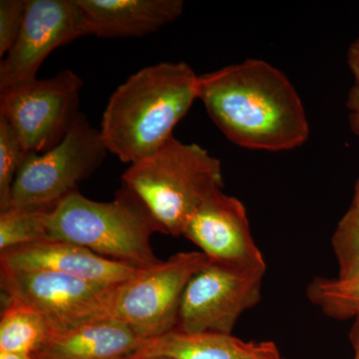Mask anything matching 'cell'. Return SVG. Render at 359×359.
Listing matches in <instances>:
<instances>
[{"instance_id": "9", "label": "cell", "mask_w": 359, "mask_h": 359, "mask_svg": "<svg viewBox=\"0 0 359 359\" xmlns=\"http://www.w3.org/2000/svg\"><path fill=\"white\" fill-rule=\"evenodd\" d=\"M266 264L230 266L208 261L187 285L177 328L231 334L245 311L259 304Z\"/></svg>"}, {"instance_id": "20", "label": "cell", "mask_w": 359, "mask_h": 359, "mask_svg": "<svg viewBox=\"0 0 359 359\" xmlns=\"http://www.w3.org/2000/svg\"><path fill=\"white\" fill-rule=\"evenodd\" d=\"M27 155L13 127L0 117V211L9 207L16 175Z\"/></svg>"}, {"instance_id": "4", "label": "cell", "mask_w": 359, "mask_h": 359, "mask_svg": "<svg viewBox=\"0 0 359 359\" xmlns=\"http://www.w3.org/2000/svg\"><path fill=\"white\" fill-rule=\"evenodd\" d=\"M155 233H160L158 224L123 187L111 202L90 200L76 191L59 202L47 218V240L80 245L136 269L160 263L151 245Z\"/></svg>"}, {"instance_id": "26", "label": "cell", "mask_w": 359, "mask_h": 359, "mask_svg": "<svg viewBox=\"0 0 359 359\" xmlns=\"http://www.w3.org/2000/svg\"><path fill=\"white\" fill-rule=\"evenodd\" d=\"M143 359H167V358H143Z\"/></svg>"}, {"instance_id": "10", "label": "cell", "mask_w": 359, "mask_h": 359, "mask_svg": "<svg viewBox=\"0 0 359 359\" xmlns=\"http://www.w3.org/2000/svg\"><path fill=\"white\" fill-rule=\"evenodd\" d=\"M87 35L76 0H26L20 36L0 63V90L35 79L52 52Z\"/></svg>"}, {"instance_id": "19", "label": "cell", "mask_w": 359, "mask_h": 359, "mask_svg": "<svg viewBox=\"0 0 359 359\" xmlns=\"http://www.w3.org/2000/svg\"><path fill=\"white\" fill-rule=\"evenodd\" d=\"M339 276L344 280L359 278V205L351 204L337 224L332 238Z\"/></svg>"}, {"instance_id": "13", "label": "cell", "mask_w": 359, "mask_h": 359, "mask_svg": "<svg viewBox=\"0 0 359 359\" xmlns=\"http://www.w3.org/2000/svg\"><path fill=\"white\" fill-rule=\"evenodd\" d=\"M90 35L127 39L151 34L178 20L182 0H76Z\"/></svg>"}, {"instance_id": "27", "label": "cell", "mask_w": 359, "mask_h": 359, "mask_svg": "<svg viewBox=\"0 0 359 359\" xmlns=\"http://www.w3.org/2000/svg\"><path fill=\"white\" fill-rule=\"evenodd\" d=\"M283 359H285V358H283Z\"/></svg>"}, {"instance_id": "15", "label": "cell", "mask_w": 359, "mask_h": 359, "mask_svg": "<svg viewBox=\"0 0 359 359\" xmlns=\"http://www.w3.org/2000/svg\"><path fill=\"white\" fill-rule=\"evenodd\" d=\"M141 341L131 327L109 316L67 332H53L36 356L40 359H126Z\"/></svg>"}, {"instance_id": "25", "label": "cell", "mask_w": 359, "mask_h": 359, "mask_svg": "<svg viewBox=\"0 0 359 359\" xmlns=\"http://www.w3.org/2000/svg\"><path fill=\"white\" fill-rule=\"evenodd\" d=\"M0 359H40L36 355L27 353H7L0 351Z\"/></svg>"}, {"instance_id": "1", "label": "cell", "mask_w": 359, "mask_h": 359, "mask_svg": "<svg viewBox=\"0 0 359 359\" xmlns=\"http://www.w3.org/2000/svg\"><path fill=\"white\" fill-rule=\"evenodd\" d=\"M198 100L224 136L250 150H292L309 136L301 97L285 73L248 59L199 75Z\"/></svg>"}, {"instance_id": "22", "label": "cell", "mask_w": 359, "mask_h": 359, "mask_svg": "<svg viewBox=\"0 0 359 359\" xmlns=\"http://www.w3.org/2000/svg\"><path fill=\"white\" fill-rule=\"evenodd\" d=\"M348 107L351 111L353 126L359 133V87L354 86L349 93ZM353 203L359 205V181L355 188Z\"/></svg>"}, {"instance_id": "5", "label": "cell", "mask_w": 359, "mask_h": 359, "mask_svg": "<svg viewBox=\"0 0 359 359\" xmlns=\"http://www.w3.org/2000/svg\"><path fill=\"white\" fill-rule=\"evenodd\" d=\"M107 153L100 130L80 113L58 145L41 154L26 156L16 175L8 208L57 205L100 168Z\"/></svg>"}, {"instance_id": "11", "label": "cell", "mask_w": 359, "mask_h": 359, "mask_svg": "<svg viewBox=\"0 0 359 359\" xmlns=\"http://www.w3.org/2000/svg\"><path fill=\"white\" fill-rule=\"evenodd\" d=\"M183 237L198 245L209 261L215 263L266 264L250 231L245 205L223 191L212 194L201 205L187 224Z\"/></svg>"}, {"instance_id": "21", "label": "cell", "mask_w": 359, "mask_h": 359, "mask_svg": "<svg viewBox=\"0 0 359 359\" xmlns=\"http://www.w3.org/2000/svg\"><path fill=\"white\" fill-rule=\"evenodd\" d=\"M26 0L0 1V57L11 50L25 21Z\"/></svg>"}, {"instance_id": "14", "label": "cell", "mask_w": 359, "mask_h": 359, "mask_svg": "<svg viewBox=\"0 0 359 359\" xmlns=\"http://www.w3.org/2000/svg\"><path fill=\"white\" fill-rule=\"evenodd\" d=\"M283 359L273 341H245L231 334L188 332L174 328L142 340L126 359Z\"/></svg>"}, {"instance_id": "23", "label": "cell", "mask_w": 359, "mask_h": 359, "mask_svg": "<svg viewBox=\"0 0 359 359\" xmlns=\"http://www.w3.org/2000/svg\"><path fill=\"white\" fill-rule=\"evenodd\" d=\"M348 65L355 79V86L359 87V37L349 48Z\"/></svg>"}, {"instance_id": "8", "label": "cell", "mask_w": 359, "mask_h": 359, "mask_svg": "<svg viewBox=\"0 0 359 359\" xmlns=\"http://www.w3.org/2000/svg\"><path fill=\"white\" fill-rule=\"evenodd\" d=\"M6 297L29 306L63 332L109 318L119 285L105 287L74 276L36 269L0 268Z\"/></svg>"}, {"instance_id": "6", "label": "cell", "mask_w": 359, "mask_h": 359, "mask_svg": "<svg viewBox=\"0 0 359 359\" xmlns=\"http://www.w3.org/2000/svg\"><path fill=\"white\" fill-rule=\"evenodd\" d=\"M83 81L72 70L0 90V117L13 127L28 154L58 145L80 115Z\"/></svg>"}, {"instance_id": "17", "label": "cell", "mask_w": 359, "mask_h": 359, "mask_svg": "<svg viewBox=\"0 0 359 359\" xmlns=\"http://www.w3.org/2000/svg\"><path fill=\"white\" fill-rule=\"evenodd\" d=\"M306 297L328 318L337 320L359 318V278L316 276L306 287Z\"/></svg>"}, {"instance_id": "12", "label": "cell", "mask_w": 359, "mask_h": 359, "mask_svg": "<svg viewBox=\"0 0 359 359\" xmlns=\"http://www.w3.org/2000/svg\"><path fill=\"white\" fill-rule=\"evenodd\" d=\"M0 268L54 271L105 287L121 285L140 269L98 256L80 245L53 240L0 252Z\"/></svg>"}, {"instance_id": "24", "label": "cell", "mask_w": 359, "mask_h": 359, "mask_svg": "<svg viewBox=\"0 0 359 359\" xmlns=\"http://www.w3.org/2000/svg\"><path fill=\"white\" fill-rule=\"evenodd\" d=\"M349 341L353 351V359H359V318L353 320V327L349 330Z\"/></svg>"}, {"instance_id": "7", "label": "cell", "mask_w": 359, "mask_h": 359, "mask_svg": "<svg viewBox=\"0 0 359 359\" xmlns=\"http://www.w3.org/2000/svg\"><path fill=\"white\" fill-rule=\"evenodd\" d=\"M208 261L202 252H183L139 269L118 287L111 318L128 325L142 340L174 330L187 285Z\"/></svg>"}, {"instance_id": "18", "label": "cell", "mask_w": 359, "mask_h": 359, "mask_svg": "<svg viewBox=\"0 0 359 359\" xmlns=\"http://www.w3.org/2000/svg\"><path fill=\"white\" fill-rule=\"evenodd\" d=\"M54 207H11L0 211V252L47 240V218Z\"/></svg>"}, {"instance_id": "3", "label": "cell", "mask_w": 359, "mask_h": 359, "mask_svg": "<svg viewBox=\"0 0 359 359\" xmlns=\"http://www.w3.org/2000/svg\"><path fill=\"white\" fill-rule=\"evenodd\" d=\"M122 183L145 207L160 233L177 238L201 205L222 191L223 170L205 148L173 135L153 154L130 165Z\"/></svg>"}, {"instance_id": "2", "label": "cell", "mask_w": 359, "mask_h": 359, "mask_svg": "<svg viewBox=\"0 0 359 359\" xmlns=\"http://www.w3.org/2000/svg\"><path fill=\"white\" fill-rule=\"evenodd\" d=\"M199 75L185 62H160L134 73L115 90L100 133L108 152L132 165L173 136L198 100Z\"/></svg>"}, {"instance_id": "16", "label": "cell", "mask_w": 359, "mask_h": 359, "mask_svg": "<svg viewBox=\"0 0 359 359\" xmlns=\"http://www.w3.org/2000/svg\"><path fill=\"white\" fill-rule=\"evenodd\" d=\"M52 334L43 316L22 302L6 297L0 318V351L37 355Z\"/></svg>"}]
</instances>
